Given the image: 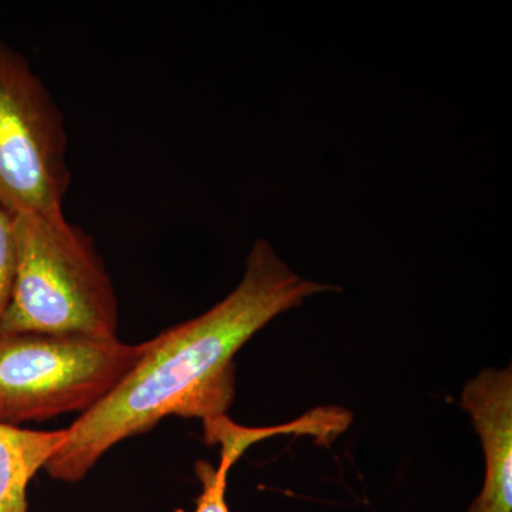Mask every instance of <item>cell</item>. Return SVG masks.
I'll list each match as a JSON object with an SVG mask.
<instances>
[{"label":"cell","mask_w":512,"mask_h":512,"mask_svg":"<svg viewBox=\"0 0 512 512\" xmlns=\"http://www.w3.org/2000/svg\"><path fill=\"white\" fill-rule=\"evenodd\" d=\"M330 285L293 272L266 239H256L234 291L197 318L144 342L136 366L97 406L67 427L45 470L77 483L100 458L167 417L210 421L227 416L235 399L234 357L271 320Z\"/></svg>","instance_id":"1"},{"label":"cell","mask_w":512,"mask_h":512,"mask_svg":"<svg viewBox=\"0 0 512 512\" xmlns=\"http://www.w3.org/2000/svg\"><path fill=\"white\" fill-rule=\"evenodd\" d=\"M16 268L2 332L119 338V299L93 238L63 210L15 214Z\"/></svg>","instance_id":"2"},{"label":"cell","mask_w":512,"mask_h":512,"mask_svg":"<svg viewBox=\"0 0 512 512\" xmlns=\"http://www.w3.org/2000/svg\"><path fill=\"white\" fill-rule=\"evenodd\" d=\"M144 342L0 330V423L20 427L97 406L136 366Z\"/></svg>","instance_id":"3"},{"label":"cell","mask_w":512,"mask_h":512,"mask_svg":"<svg viewBox=\"0 0 512 512\" xmlns=\"http://www.w3.org/2000/svg\"><path fill=\"white\" fill-rule=\"evenodd\" d=\"M67 146L52 93L28 57L0 42V202L13 214L63 210Z\"/></svg>","instance_id":"4"},{"label":"cell","mask_w":512,"mask_h":512,"mask_svg":"<svg viewBox=\"0 0 512 512\" xmlns=\"http://www.w3.org/2000/svg\"><path fill=\"white\" fill-rule=\"evenodd\" d=\"M461 407L471 417L485 457L483 490L468 512H512V372L485 369L464 386Z\"/></svg>","instance_id":"5"},{"label":"cell","mask_w":512,"mask_h":512,"mask_svg":"<svg viewBox=\"0 0 512 512\" xmlns=\"http://www.w3.org/2000/svg\"><path fill=\"white\" fill-rule=\"evenodd\" d=\"M67 430L0 423V512H29L28 487L66 440Z\"/></svg>","instance_id":"6"},{"label":"cell","mask_w":512,"mask_h":512,"mask_svg":"<svg viewBox=\"0 0 512 512\" xmlns=\"http://www.w3.org/2000/svg\"><path fill=\"white\" fill-rule=\"evenodd\" d=\"M217 444H221L220 467L215 468L205 460L195 463V474L201 481L202 493L198 497L194 512H229L225 501L228 473L247 447L229 436L221 437Z\"/></svg>","instance_id":"7"},{"label":"cell","mask_w":512,"mask_h":512,"mask_svg":"<svg viewBox=\"0 0 512 512\" xmlns=\"http://www.w3.org/2000/svg\"><path fill=\"white\" fill-rule=\"evenodd\" d=\"M15 268V214L0 202V322L9 305Z\"/></svg>","instance_id":"8"}]
</instances>
